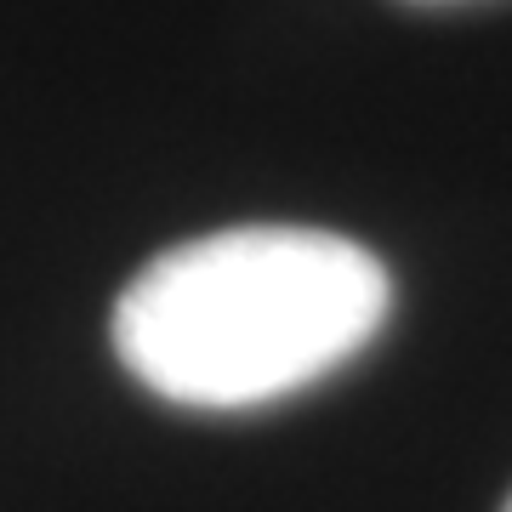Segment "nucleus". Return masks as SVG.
Listing matches in <instances>:
<instances>
[{
    "label": "nucleus",
    "mask_w": 512,
    "mask_h": 512,
    "mask_svg": "<svg viewBox=\"0 0 512 512\" xmlns=\"http://www.w3.org/2000/svg\"><path fill=\"white\" fill-rule=\"evenodd\" d=\"M416 6H450V0H416Z\"/></svg>",
    "instance_id": "2"
},
{
    "label": "nucleus",
    "mask_w": 512,
    "mask_h": 512,
    "mask_svg": "<svg viewBox=\"0 0 512 512\" xmlns=\"http://www.w3.org/2000/svg\"><path fill=\"white\" fill-rule=\"evenodd\" d=\"M393 274L330 228L251 222L183 239L114 302L137 387L183 410H256L325 382L382 336Z\"/></svg>",
    "instance_id": "1"
},
{
    "label": "nucleus",
    "mask_w": 512,
    "mask_h": 512,
    "mask_svg": "<svg viewBox=\"0 0 512 512\" xmlns=\"http://www.w3.org/2000/svg\"><path fill=\"white\" fill-rule=\"evenodd\" d=\"M501 512H512V495H507V507H501Z\"/></svg>",
    "instance_id": "3"
}]
</instances>
